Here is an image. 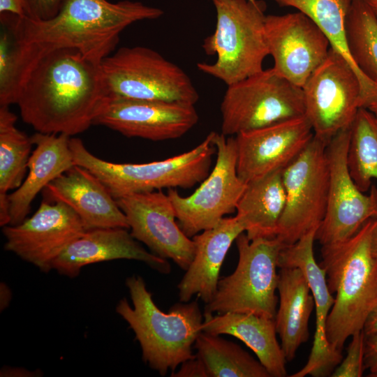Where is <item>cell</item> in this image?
Returning a JSON list of instances; mask_svg holds the SVG:
<instances>
[{"instance_id":"obj_1","label":"cell","mask_w":377,"mask_h":377,"mask_svg":"<svg viewBox=\"0 0 377 377\" xmlns=\"http://www.w3.org/2000/svg\"><path fill=\"white\" fill-rule=\"evenodd\" d=\"M158 8L129 0H64L47 20L1 14V22L12 31L19 47L22 80L42 56L60 49H74L100 64L117 45L120 34L131 24L159 18ZM22 84V83H21Z\"/></svg>"},{"instance_id":"obj_2","label":"cell","mask_w":377,"mask_h":377,"mask_svg":"<svg viewBox=\"0 0 377 377\" xmlns=\"http://www.w3.org/2000/svg\"><path fill=\"white\" fill-rule=\"evenodd\" d=\"M100 64L74 49L41 57L27 72L15 104L24 122L38 133H83L108 98Z\"/></svg>"},{"instance_id":"obj_3","label":"cell","mask_w":377,"mask_h":377,"mask_svg":"<svg viewBox=\"0 0 377 377\" xmlns=\"http://www.w3.org/2000/svg\"><path fill=\"white\" fill-rule=\"evenodd\" d=\"M377 219L369 220L353 236L323 245L319 265L325 269L334 302L326 334L331 346L342 351L347 339L363 330L377 303V256L373 245Z\"/></svg>"},{"instance_id":"obj_4","label":"cell","mask_w":377,"mask_h":377,"mask_svg":"<svg viewBox=\"0 0 377 377\" xmlns=\"http://www.w3.org/2000/svg\"><path fill=\"white\" fill-rule=\"evenodd\" d=\"M133 307L126 298L116 312L128 324L139 342L142 360L160 375L176 371L196 357L195 341L202 332L203 314L196 301L179 302L162 311L155 304L144 279L132 275L126 279Z\"/></svg>"},{"instance_id":"obj_5","label":"cell","mask_w":377,"mask_h":377,"mask_svg":"<svg viewBox=\"0 0 377 377\" xmlns=\"http://www.w3.org/2000/svg\"><path fill=\"white\" fill-rule=\"evenodd\" d=\"M214 131L193 149L181 154L146 163H117L92 154L83 142L71 137L75 163L98 178L115 198L163 188H190L209 174L216 153Z\"/></svg>"},{"instance_id":"obj_6","label":"cell","mask_w":377,"mask_h":377,"mask_svg":"<svg viewBox=\"0 0 377 377\" xmlns=\"http://www.w3.org/2000/svg\"><path fill=\"white\" fill-rule=\"evenodd\" d=\"M212 1L216 28L202 47L207 54H216V60L198 63L197 67L228 86L263 70V61L269 55L265 27L266 4L261 0Z\"/></svg>"},{"instance_id":"obj_7","label":"cell","mask_w":377,"mask_h":377,"mask_svg":"<svg viewBox=\"0 0 377 377\" xmlns=\"http://www.w3.org/2000/svg\"><path fill=\"white\" fill-rule=\"evenodd\" d=\"M239 258L235 271L219 279L205 311L246 313L274 319L276 313L279 256L286 246L276 237L249 239L245 232L235 239Z\"/></svg>"},{"instance_id":"obj_8","label":"cell","mask_w":377,"mask_h":377,"mask_svg":"<svg viewBox=\"0 0 377 377\" xmlns=\"http://www.w3.org/2000/svg\"><path fill=\"white\" fill-rule=\"evenodd\" d=\"M100 68L109 96L193 105L199 99L184 71L149 47H122Z\"/></svg>"},{"instance_id":"obj_9","label":"cell","mask_w":377,"mask_h":377,"mask_svg":"<svg viewBox=\"0 0 377 377\" xmlns=\"http://www.w3.org/2000/svg\"><path fill=\"white\" fill-rule=\"evenodd\" d=\"M221 133L235 135L304 116L303 91L273 68L227 86L220 107Z\"/></svg>"},{"instance_id":"obj_10","label":"cell","mask_w":377,"mask_h":377,"mask_svg":"<svg viewBox=\"0 0 377 377\" xmlns=\"http://www.w3.org/2000/svg\"><path fill=\"white\" fill-rule=\"evenodd\" d=\"M213 140L216 149V163L200 186L186 197L175 188L168 189L167 193L179 227L191 238L236 212L246 187L237 173L235 136L214 132Z\"/></svg>"},{"instance_id":"obj_11","label":"cell","mask_w":377,"mask_h":377,"mask_svg":"<svg viewBox=\"0 0 377 377\" xmlns=\"http://www.w3.org/2000/svg\"><path fill=\"white\" fill-rule=\"evenodd\" d=\"M326 146L313 135L299 156L282 170L286 205L276 237L286 246L318 228L324 219L329 187Z\"/></svg>"},{"instance_id":"obj_12","label":"cell","mask_w":377,"mask_h":377,"mask_svg":"<svg viewBox=\"0 0 377 377\" xmlns=\"http://www.w3.org/2000/svg\"><path fill=\"white\" fill-rule=\"evenodd\" d=\"M302 89L304 116L314 136L326 145L350 127L361 108L357 75L347 60L331 47Z\"/></svg>"},{"instance_id":"obj_13","label":"cell","mask_w":377,"mask_h":377,"mask_svg":"<svg viewBox=\"0 0 377 377\" xmlns=\"http://www.w3.org/2000/svg\"><path fill=\"white\" fill-rule=\"evenodd\" d=\"M350 128L337 133L326 146L329 168L327 207L316 233V240L322 246L346 240L369 220L377 219L376 186L371 184L365 193L357 188L349 172Z\"/></svg>"},{"instance_id":"obj_14","label":"cell","mask_w":377,"mask_h":377,"mask_svg":"<svg viewBox=\"0 0 377 377\" xmlns=\"http://www.w3.org/2000/svg\"><path fill=\"white\" fill-rule=\"evenodd\" d=\"M85 231L68 205L46 198L30 218L2 229L4 249L43 272L52 269L57 258Z\"/></svg>"},{"instance_id":"obj_15","label":"cell","mask_w":377,"mask_h":377,"mask_svg":"<svg viewBox=\"0 0 377 377\" xmlns=\"http://www.w3.org/2000/svg\"><path fill=\"white\" fill-rule=\"evenodd\" d=\"M116 200L136 240L156 256L171 259L183 270L188 269L195 255V242L175 221V211L168 194L158 190L132 193Z\"/></svg>"},{"instance_id":"obj_16","label":"cell","mask_w":377,"mask_h":377,"mask_svg":"<svg viewBox=\"0 0 377 377\" xmlns=\"http://www.w3.org/2000/svg\"><path fill=\"white\" fill-rule=\"evenodd\" d=\"M265 36L273 69L292 84L302 88L313 71L325 60L330 44L318 27L300 11L267 15Z\"/></svg>"},{"instance_id":"obj_17","label":"cell","mask_w":377,"mask_h":377,"mask_svg":"<svg viewBox=\"0 0 377 377\" xmlns=\"http://www.w3.org/2000/svg\"><path fill=\"white\" fill-rule=\"evenodd\" d=\"M198 119L193 105L108 96L94 125L105 126L128 138L161 141L183 136Z\"/></svg>"},{"instance_id":"obj_18","label":"cell","mask_w":377,"mask_h":377,"mask_svg":"<svg viewBox=\"0 0 377 377\" xmlns=\"http://www.w3.org/2000/svg\"><path fill=\"white\" fill-rule=\"evenodd\" d=\"M313 137L305 116L235 135L239 177L245 183L283 170Z\"/></svg>"},{"instance_id":"obj_19","label":"cell","mask_w":377,"mask_h":377,"mask_svg":"<svg viewBox=\"0 0 377 377\" xmlns=\"http://www.w3.org/2000/svg\"><path fill=\"white\" fill-rule=\"evenodd\" d=\"M317 229L311 230L296 242L285 246L279 256V268L297 267L303 272L316 309V331L310 355L304 367L291 377L331 376L343 357L341 351L333 348L327 339V321L334 297L329 290L325 269L315 259L313 243Z\"/></svg>"},{"instance_id":"obj_20","label":"cell","mask_w":377,"mask_h":377,"mask_svg":"<svg viewBox=\"0 0 377 377\" xmlns=\"http://www.w3.org/2000/svg\"><path fill=\"white\" fill-rule=\"evenodd\" d=\"M119 259L145 263L164 274L171 271L167 259L147 251L128 229L124 228L86 230L57 258L52 269L61 275L74 278L84 266Z\"/></svg>"},{"instance_id":"obj_21","label":"cell","mask_w":377,"mask_h":377,"mask_svg":"<svg viewBox=\"0 0 377 377\" xmlns=\"http://www.w3.org/2000/svg\"><path fill=\"white\" fill-rule=\"evenodd\" d=\"M45 198L62 202L79 216L86 230L124 228L127 219L103 183L86 168L75 165L44 188Z\"/></svg>"},{"instance_id":"obj_22","label":"cell","mask_w":377,"mask_h":377,"mask_svg":"<svg viewBox=\"0 0 377 377\" xmlns=\"http://www.w3.org/2000/svg\"><path fill=\"white\" fill-rule=\"evenodd\" d=\"M244 232V226L235 216L224 217L213 228L193 237L195 255L177 286L180 302H188L195 295L205 304L212 300L228 251Z\"/></svg>"},{"instance_id":"obj_23","label":"cell","mask_w":377,"mask_h":377,"mask_svg":"<svg viewBox=\"0 0 377 377\" xmlns=\"http://www.w3.org/2000/svg\"><path fill=\"white\" fill-rule=\"evenodd\" d=\"M31 138L36 147L28 161L27 175L20 186L8 195L10 225L22 222L38 193L75 165L70 148L71 136L36 132Z\"/></svg>"},{"instance_id":"obj_24","label":"cell","mask_w":377,"mask_h":377,"mask_svg":"<svg viewBox=\"0 0 377 377\" xmlns=\"http://www.w3.org/2000/svg\"><path fill=\"white\" fill-rule=\"evenodd\" d=\"M202 330L236 337L253 350L271 377L286 376V360L276 339L274 319L246 313L214 316L205 311Z\"/></svg>"},{"instance_id":"obj_25","label":"cell","mask_w":377,"mask_h":377,"mask_svg":"<svg viewBox=\"0 0 377 377\" xmlns=\"http://www.w3.org/2000/svg\"><path fill=\"white\" fill-rule=\"evenodd\" d=\"M277 290L279 305L274 318L276 330L285 358L291 361L300 345L309 339V320L315 303L299 268H280Z\"/></svg>"},{"instance_id":"obj_26","label":"cell","mask_w":377,"mask_h":377,"mask_svg":"<svg viewBox=\"0 0 377 377\" xmlns=\"http://www.w3.org/2000/svg\"><path fill=\"white\" fill-rule=\"evenodd\" d=\"M285 205L282 170H279L246 184L235 216L249 239L274 238Z\"/></svg>"},{"instance_id":"obj_27","label":"cell","mask_w":377,"mask_h":377,"mask_svg":"<svg viewBox=\"0 0 377 377\" xmlns=\"http://www.w3.org/2000/svg\"><path fill=\"white\" fill-rule=\"evenodd\" d=\"M280 6L296 8L308 16L321 30L330 47L341 54L356 73L361 86V108L377 102V83L367 77L353 61L349 52L346 18L353 0H274Z\"/></svg>"},{"instance_id":"obj_28","label":"cell","mask_w":377,"mask_h":377,"mask_svg":"<svg viewBox=\"0 0 377 377\" xmlns=\"http://www.w3.org/2000/svg\"><path fill=\"white\" fill-rule=\"evenodd\" d=\"M193 348L207 377H271L258 360L219 335L202 332Z\"/></svg>"},{"instance_id":"obj_29","label":"cell","mask_w":377,"mask_h":377,"mask_svg":"<svg viewBox=\"0 0 377 377\" xmlns=\"http://www.w3.org/2000/svg\"><path fill=\"white\" fill-rule=\"evenodd\" d=\"M17 116L9 106L0 107V195L22 184L33 145L31 137L16 126Z\"/></svg>"},{"instance_id":"obj_30","label":"cell","mask_w":377,"mask_h":377,"mask_svg":"<svg viewBox=\"0 0 377 377\" xmlns=\"http://www.w3.org/2000/svg\"><path fill=\"white\" fill-rule=\"evenodd\" d=\"M347 163L350 176L362 192H367L377 179V119L361 108L350 128Z\"/></svg>"},{"instance_id":"obj_31","label":"cell","mask_w":377,"mask_h":377,"mask_svg":"<svg viewBox=\"0 0 377 377\" xmlns=\"http://www.w3.org/2000/svg\"><path fill=\"white\" fill-rule=\"evenodd\" d=\"M347 43L359 70L377 83V18L364 0H353L346 22Z\"/></svg>"},{"instance_id":"obj_32","label":"cell","mask_w":377,"mask_h":377,"mask_svg":"<svg viewBox=\"0 0 377 377\" xmlns=\"http://www.w3.org/2000/svg\"><path fill=\"white\" fill-rule=\"evenodd\" d=\"M0 105L15 104L21 86L19 47L10 29L1 22Z\"/></svg>"},{"instance_id":"obj_33","label":"cell","mask_w":377,"mask_h":377,"mask_svg":"<svg viewBox=\"0 0 377 377\" xmlns=\"http://www.w3.org/2000/svg\"><path fill=\"white\" fill-rule=\"evenodd\" d=\"M364 339L363 330L351 336L346 357L332 374V377H360L364 369Z\"/></svg>"},{"instance_id":"obj_34","label":"cell","mask_w":377,"mask_h":377,"mask_svg":"<svg viewBox=\"0 0 377 377\" xmlns=\"http://www.w3.org/2000/svg\"><path fill=\"white\" fill-rule=\"evenodd\" d=\"M27 17L34 20H47L57 14L64 0H24Z\"/></svg>"},{"instance_id":"obj_35","label":"cell","mask_w":377,"mask_h":377,"mask_svg":"<svg viewBox=\"0 0 377 377\" xmlns=\"http://www.w3.org/2000/svg\"><path fill=\"white\" fill-rule=\"evenodd\" d=\"M364 363L368 376L377 377V332L365 335Z\"/></svg>"},{"instance_id":"obj_36","label":"cell","mask_w":377,"mask_h":377,"mask_svg":"<svg viewBox=\"0 0 377 377\" xmlns=\"http://www.w3.org/2000/svg\"><path fill=\"white\" fill-rule=\"evenodd\" d=\"M171 376L207 377V375L202 362L195 357L183 362L177 371L171 374Z\"/></svg>"},{"instance_id":"obj_37","label":"cell","mask_w":377,"mask_h":377,"mask_svg":"<svg viewBox=\"0 0 377 377\" xmlns=\"http://www.w3.org/2000/svg\"><path fill=\"white\" fill-rule=\"evenodd\" d=\"M0 13H9L19 17H27L24 0H0Z\"/></svg>"},{"instance_id":"obj_38","label":"cell","mask_w":377,"mask_h":377,"mask_svg":"<svg viewBox=\"0 0 377 377\" xmlns=\"http://www.w3.org/2000/svg\"><path fill=\"white\" fill-rule=\"evenodd\" d=\"M363 331L365 335L377 332V303L368 316Z\"/></svg>"},{"instance_id":"obj_39","label":"cell","mask_w":377,"mask_h":377,"mask_svg":"<svg viewBox=\"0 0 377 377\" xmlns=\"http://www.w3.org/2000/svg\"><path fill=\"white\" fill-rule=\"evenodd\" d=\"M11 297L10 290L5 283L1 284V309H4L8 305Z\"/></svg>"},{"instance_id":"obj_40","label":"cell","mask_w":377,"mask_h":377,"mask_svg":"<svg viewBox=\"0 0 377 377\" xmlns=\"http://www.w3.org/2000/svg\"><path fill=\"white\" fill-rule=\"evenodd\" d=\"M372 10L377 18V0H364Z\"/></svg>"},{"instance_id":"obj_41","label":"cell","mask_w":377,"mask_h":377,"mask_svg":"<svg viewBox=\"0 0 377 377\" xmlns=\"http://www.w3.org/2000/svg\"><path fill=\"white\" fill-rule=\"evenodd\" d=\"M367 109L374 114L375 118L377 119V102L371 104Z\"/></svg>"},{"instance_id":"obj_42","label":"cell","mask_w":377,"mask_h":377,"mask_svg":"<svg viewBox=\"0 0 377 377\" xmlns=\"http://www.w3.org/2000/svg\"><path fill=\"white\" fill-rule=\"evenodd\" d=\"M373 245H374V251H375L376 255L377 256V226L376 227V228L374 230V232Z\"/></svg>"},{"instance_id":"obj_43","label":"cell","mask_w":377,"mask_h":377,"mask_svg":"<svg viewBox=\"0 0 377 377\" xmlns=\"http://www.w3.org/2000/svg\"><path fill=\"white\" fill-rule=\"evenodd\" d=\"M249 1H256V0H249Z\"/></svg>"}]
</instances>
